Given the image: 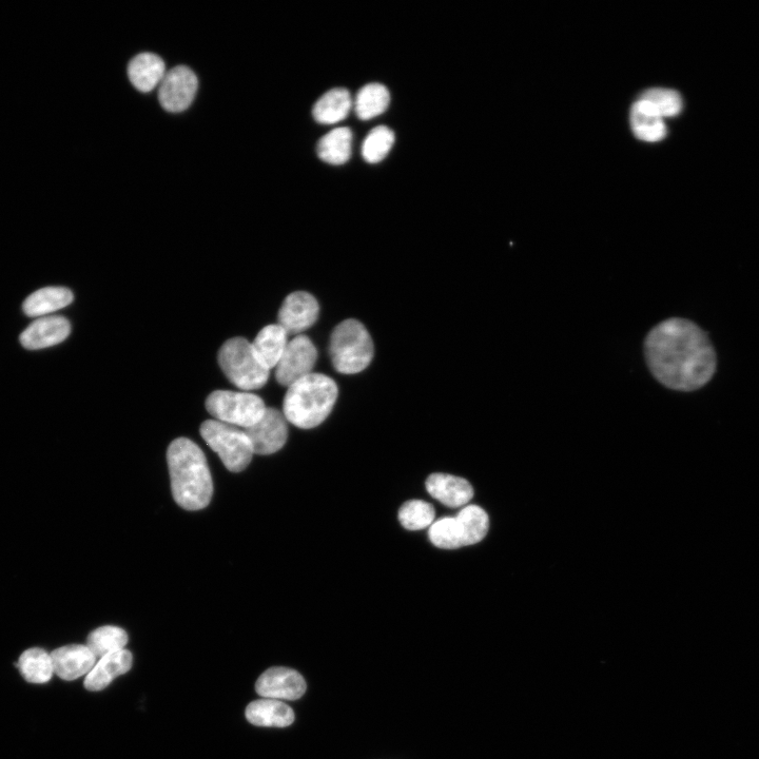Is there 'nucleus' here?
<instances>
[{
    "label": "nucleus",
    "mask_w": 759,
    "mask_h": 759,
    "mask_svg": "<svg viewBox=\"0 0 759 759\" xmlns=\"http://www.w3.org/2000/svg\"><path fill=\"white\" fill-rule=\"evenodd\" d=\"M428 537L438 549L456 550L467 547L464 527L457 516L435 521L428 531Z\"/></svg>",
    "instance_id": "obj_26"
},
{
    "label": "nucleus",
    "mask_w": 759,
    "mask_h": 759,
    "mask_svg": "<svg viewBox=\"0 0 759 759\" xmlns=\"http://www.w3.org/2000/svg\"><path fill=\"white\" fill-rule=\"evenodd\" d=\"M318 359L315 344L308 337L299 335L289 341L276 366V379L286 387L313 374Z\"/></svg>",
    "instance_id": "obj_8"
},
{
    "label": "nucleus",
    "mask_w": 759,
    "mask_h": 759,
    "mask_svg": "<svg viewBox=\"0 0 759 759\" xmlns=\"http://www.w3.org/2000/svg\"><path fill=\"white\" fill-rule=\"evenodd\" d=\"M435 516L433 505L422 500L407 501L399 511L402 527L413 532L431 528L435 522Z\"/></svg>",
    "instance_id": "obj_28"
},
{
    "label": "nucleus",
    "mask_w": 759,
    "mask_h": 759,
    "mask_svg": "<svg viewBox=\"0 0 759 759\" xmlns=\"http://www.w3.org/2000/svg\"><path fill=\"white\" fill-rule=\"evenodd\" d=\"M639 100L647 102L664 120L674 118L683 110V99L674 90L654 88L642 93Z\"/></svg>",
    "instance_id": "obj_31"
},
{
    "label": "nucleus",
    "mask_w": 759,
    "mask_h": 759,
    "mask_svg": "<svg viewBox=\"0 0 759 759\" xmlns=\"http://www.w3.org/2000/svg\"><path fill=\"white\" fill-rule=\"evenodd\" d=\"M287 420L276 408H267L264 416L244 432L248 436L253 452L257 455H272L283 449L288 438Z\"/></svg>",
    "instance_id": "obj_10"
},
{
    "label": "nucleus",
    "mask_w": 759,
    "mask_h": 759,
    "mask_svg": "<svg viewBox=\"0 0 759 759\" xmlns=\"http://www.w3.org/2000/svg\"><path fill=\"white\" fill-rule=\"evenodd\" d=\"M198 87V77L190 68L175 67L167 71L160 84L159 101L168 112H183L192 104Z\"/></svg>",
    "instance_id": "obj_9"
},
{
    "label": "nucleus",
    "mask_w": 759,
    "mask_h": 759,
    "mask_svg": "<svg viewBox=\"0 0 759 759\" xmlns=\"http://www.w3.org/2000/svg\"><path fill=\"white\" fill-rule=\"evenodd\" d=\"M339 389L323 374L313 373L288 387L283 414L288 422L302 430L322 424L334 410Z\"/></svg>",
    "instance_id": "obj_3"
},
{
    "label": "nucleus",
    "mask_w": 759,
    "mask_h": 759,
    "mask_svg": "<svg viewBox=\"0 0 759 759\" xmlns=\"http://www.w3.org/2000/svg\"><path fill=\"white\" fill-rule=\"evenodd\" d=\"M425 486L428 494L447 508H464L474 497L472 484L453 475L433 474L427 478Z\"/></svg>",
    "instance_id": "obj_13"
},
{
    "label": "nucleus",
    "mask_w": 759,
    "mask_h": 759,
    "mask_svg": "<svg viewBox=\"0 0 759 759\" xmlns=\"http://www.w3.org/2000/svg\"><path fill=\"white\" fill-rule=\"evenodd\" d=\"M167 461L175 502L186 511L207 508L213 495V482L200 446L187 438L175 439L168 447Z\"/></svg>",
    "instance_id": "obj_2"
},
{
    "label": "nucleus",
    "mask_w": 759,
    "mask_h": 759,
    "mask_svg": "<svg viewBox=\"0 0 759 759\" xmlns=\"http://www.w3.org/2000/svg\"><path fill=\"white\" fill-rule=\"evenodd\" d=\"M246 718L258 727L285 728L295 722V713L280 700L264 698L247 707Z\"/></svg>",
    "instance_id": "obj_18"
},
{
    "label": "nucleus",
    "mask_w": 759,
    "mask_h": 759,
    "mask_svg": "<svg viewBox=\"0 0 759 759\" xmlns=\"http://www.w3.org/2000/svg\"><path fill=\"white\" fill-rule=\"evenodd\" d=\"M457 517L464 525L467 547L475 546L481 542L490 529V518L488 513L478 505H466L458 513Z\"/></svg>",
    "instance_id": "obj_30"
},
{
    "label": "nucleus",
    "mask_w": 759,
    "mask_h": 759,
    "mask_svg": "<svg viewBox=\"0 0 759 759\" xmlns=\"http://www.w3.org/2000/svg\"><path fill=\"white\" fill-rule=\"evenodd\" d=\"M630 119L632 130L640 141L657 143L667 136L665 120L645 101L638 100L633 105Z\"/></svg>",
    "instance_id": "obj_19"
},
{
    "label": "nucleus",
    "mask_w": 759,
    "mask_h": 759,
    "mask_svg": "<svg viewBox=\"0 0 759 759\" xmlns=\"http://www.w3.org/2000/svg\"><path fill=\"white\" fill-rule=\"evenodd\" d=\"M389 102H391V94L384 85L368 84L358 92L354 108L360 120L368 121L384 113Z\"/></svg>",
    "instance_id": "obj_24"
},
{
    "label": "nucleus",
    "mask_w": 759,
    "mask_h": 759,
    "mask_svg": "<svg viewBox=\"0 0 759 759\" xmlns=\"http://www.w3.org/2000/svg\"><path fill=\"white\" fill-rule=\"evenodd\" d=\"M354 106L352 96L346 89L337 88L326 92L314 107V118L322 125H335L347 118Z\"/></svg>",
    "instance_id": "obj_20"
},
{
    "label": "nucleus",
    "mask_w": 759,
    "mask_h": 759,
    "mask_svg": "<svg viewBox=\"0 0 759 759\" xmlns=\"http://www.w3.org/2000/svg\"><path fill=\"white\" fill-rule=\"evenodd\" d=\"M73 301L71 290L64 287H46L35 291L24 303L29 317H43L67 307Z\"/></svg>",
    "instance_id": "obj_21"
},
{
    "label": "nucleus",
    "mask_w": 759,
    "mask_h": 759,
    "mask_svg": "<svg viewBox=\"0 0 759 759\" xmlns=\"http://www.w3.org/2000/svg\"><path fill=\"white\" fill-rule=\"evenodd\" d=\"M319 315L317 299L305 291H297L283 302L279 311V325L288 335L299 336L318 321Z\"/></svg>",
    "instance_id": "obj_11"
},
{
    "label": "nucleus",
    "mask_w": 759,
    "mask_h": 759,
    "mask_svg": "<svg viewBox=\"0 0 759 759\" xmlns=\"http://www.w3.org/2000/svg\"><path fill=\"white\" fill-rule=\"evenodd\" d=\"M71 325L64 317H46L33 322L22 334V345L31 350L47 348L65 341Z\"/></svg>",
    "instance_id": "obj_15"
},
{
    "label": "nucleus",
    "mask_w": 759,
    "mask_h": 759,
    "mask_svg": "<svg viewBox=\"0 0 759 759\" xmlns=\"http://www.w3.org/2000/svg\"><path fill=\"white\" fill-rule=\"evenodd\" d=\"M645 358L653 377L677 392H694L716 372L715 349L692 321L672 318L656 325L645 340Z\"/></svg>",
    "instance_id": "obj_1"
},
{
    "label": "nucleus",
    "mask_w": 759,
    "mask_h": 759,
    "mask_svg": "<svg viewBox=\"0 0 759 759\" xmlns=\"http://www.w3.org/2000/svg\"><path fill=\"white\" fill-rule=\"evenodd\" d=\"M17 667L30 684H47L54 674L51 655L38 648L25 651L19 658Z\"/></svg>",
    "instance_id": "obj_25"
},
{
    "label": "nucleus",
    "mask_w": 759,
    "mask_h": 759,
    "mask_svg": "<svg viewBox=\"0 0 759 759\" xmlns=\"http://www.w3.org/2000/svg\"><path fill=\"white\" fill-rule=\"evenodd\" d=\"M166 73L162 58L149 52L136 55L128 67L131 84L144 93L151 92L160 86Z\"/></svg>",
    "instance_id": "obj_16"
},
{
    "label": "nucleus",
    "mask_w": 759,
    "mask_h": 759,
    "mask_svg": "<svg viewBox=\"0 0 759 759\" xmlns=\"http://www.w3.org/2000/svg\"><path fill=\"white\" fill-rule=\"evenodd\" d=\"M54 674L64 680L88 675L96 665V657L87 646L72 645L56 649L51 654Z\"/></svg>",
    "instance_id": "obj_14"
},
{
    "label": "nucleus",
    "mask_w": 759,
    "mask_h": 759,
    "mask_svg": "<svg viewBox=\"0 0 759 759\" xmlns=\"http://www.w3.org/2000/svg\"><path fill=\"white\" fill-rule=\"evenodd\" d=\"M133 657L128 650H122L100 659L85 679V688L96 692L106 689L112 681L132 667Z\"/></svg>",
    "instance_id": "obj_17"
},
{
    "label": "nucleus",
    "mask_w": 759,
    "mask_h": 759,
    "mask_svg": "<svg viewBox=\"0 0 759 759\" xmlns=\"http://www.w3.org/2000/svg\"><path fill=\"white\" fill-rule=\"evenodd\" d=\"M128 644V635L125 630L105 626L94 630L88 636L87 647L94 656L103 658L107 655L125 650Z\"/></svg>",
    "instance_id": "obj_27"
},
{
    "label": "nucleus",
    "mask_w": 759,
    "mask_h": 759,
    "mask_svg": "<svg viewBox=\"0 0 759 759\" xmlns=\"http://www.w3.org/2000/svg\"><path fill=\"white\" fill-rule=\"evenodd\" d=\"M288 342L286 330L279 324H272L261 330L252 346L263 363L271 369L280 362Z\"/></svg>",
    "instance_id": "obj_22"
},
{
    "label": "nucleus",
    "mask_w": 759,
    "mask_h": 759,
    "mask_svg": "<svg viewBox=\"0 0 759 759\" xmlns=\"http://www.w3.org/2000/svg\"><path fill=\"white\" fill-rule=\"evenodd\" d=\"M219 363L228 380L242 391H255L268 381L270 369L244 338L225 342L219 352Z\"/></svg>",
    "instance_id": "obj_5"
},
{
    "label": "nucleus",
    "mask_w": 759,
    "mask_h": 759,
    "mask_svg": "<svg viewBox=\"0 0 759 759\" xmlns=\"http://www.w3.org/2000/svg\"><path fill=\"white\" fill-rule=\"evenodd\" d=\"M206 408L214 420L244 430L256 424L267 410L259 396L231 391L213 392L206 400Z\"/></svg>",
    "instance_id": "obj_7"
},
{
    "label": "nucleus",
    "mask_w": 759,
    "mask_h": 759,
    "mask_svg": "<svg viewBox=\"0 0 759 759\" xmlns=\"http://www.w3.org/2000/svg\"><path fill=\"white\" fill-rule=\"evenodd\" d=\"M200 432L228 471L241 473L247 469L255 452L244 430L217 420H207L202 424Z\"/></svg>",
    "instance_id": "obj_6"
},
{
    "label": "nucleus",
    "mask_w": 759,
    "mask_h": 759,
    "mask_svg": "<svg viewBox=\"0 0 759 759\" xmlns=\"http://www.w3.org/2000/svg\"><path fill=\"white\" fill-rule=\"evenodd\" d=\"M353 132L347 127L330 131L319 141V158L330 165H343L352 157Z\"/></svg>",
    "instance_id": "obj_23"
},
{
    "label": "nucleus",
    "mask_w": 759,
    "mask_h": 759,
    "mask_svg": "<svg viewBox=\"0 0 759 759\" xmlns=\"http://www.w3.org/2000/svg\"><path fill=\"white\" fill-rule=\"evenodd\" d=\"M329 354L336 371L343 375L359 374L372 363L375 347L366 327L358 320H345L330 338Z\"/></svg>",
    "instance_id": "obj_4"
},
{
    "label": "nucleus",
    "mask_w": 759,
    "mask_h": 759,
    "mask_svg": "<svg viewBox=\"0 0 759 759\" xmlns=\"http://www.w3.org/2000/svg\"><path fill=\"white\" fill-rule=\"evenodd\" d=\"M257 693L268 699L296 700L306 691L303 676L287 668H271L264 672L257 681Z\"/></svg>",
    "instance_id": "obj_12"
},
{
    "label": "nucleus",
    "mask_w": 759,
    "mask_h": 759,
    "mask_svg": "<svg viewBox=\"0 0 759 759\" xmlns=\"http://www.w3.org/2000/svg\"><path fill=\"white\" fill-rule=\"evenodd\" d=\"M395 143V133L386 126H378L368 133L362 145V157L367 163L377 164L386 158Z\"/></svg>",
    "instance_id": "obj_29"
}]
</instances>
